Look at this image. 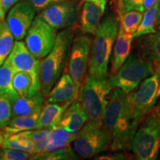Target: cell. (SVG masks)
I'll return each instance as SVG.
<instances>
[{
	"instance_id": "e575fe53",
	"label": "cell",
	"mask_w": 160,
	"mask_h": 160,
	"mask_svg": "<svg viewBox=\"0 0 160 160\" xmlns=\"http://www.w3.org/2000/svg\"><path fill=\"white\" fill-rule=\"evenodd\" d=\"M113 153H110L108 155H102L97 157V159H113V160H122L127 159V157L123 151H113Z\"/></svg>"
},
{
	"instance_id": "3957f363",
	"label": "cell",
	"mask_w": 160,
	"mask_h": 160,
	"mask_svg": "<svg viewBox=\"0 0 160 160\" xmlns=\"http://www.w3.org/2000/svg\"><path fill=\"white\" fill-rule=\"evenodd\" d=\"M75 34L74 28L70 27L57 33L53 48L41 59L39 79L41 91L46 97L59 79L68 61Z\"/></svg>"
},
{
	"instance_id": "4fadbf2b",
	"label": "cell",
	"mask_w": 160,
	"mask_h": 160,
	"mask_svg": "<svg viewBox=\"0 0 160 160\" xmlns=\"http://www.w3.org/2000/svg\"><path fill=\"white\" fill-rule=\"evenodd\" d=\"M37 12L31 0H22L9 10L5 21L14 39H25Z\"/></svg>"
},
{
	"instance_id": "484cf974",
	"label": "cell",
	"mask_w": 160,
	"mask_h": 160,
	"mask_svg": "<svg viewBox=\"0 0 160 160\" xmlns=\"http://www.w3.org/2000/svg\"><path fill=\"white\" fill-rule=\"evenodd\" d=\"M14 45V37L12 34L5 19L0 20V66L11 53Z\"/></svg>"
},
{
	"instance_id": "ab89813d",
	"label": "cell",
	"mask_w": 160,
	"mask_h": 160,
	"mask_svg": "<svg viewBox=\"0 0 160 160\" xmlns=\"http://www.w3.org/2000/svg\"><path fill=\"white\" fill-rule=\"evenodd\" d=\"M5 11L3 10L2 7V0H0V20L5 19Z\"/></svg>"
},
{
	"instance_id": "7402d4cb",
	"label": "cell",
	"mask_w": 160,
	"mask_h": 160,
	"mask_svg": "<svg viewBox=\"0 0 160 160\" xmlns=\"http://www.w3.org/2000/svg\"><path fill=\"white\" fill-rule=\"evenodd\" d=\"M78 133H71L64 130L59 126L51 128L47 140H46L45 151H54L62 148L71 146V142L74 141Z\"/></svg>"
},
{
	"instance_id": "277c9868",
	"label": "cell",
	"mask_w": 160,
	"mask_h": 160,
	"mask_svg": "<svg viewBox=\"0 0 160 160\" xmlns=\"http://www.w3.org/2000/svg\"><path fill=\"white\" fill-rule=\"evenodd\" d=\"M112 88L107 79H99L86 76L78 95L77 100L81 102L88 117V124L94 125H102V119Z\"/></svg>"
},
{
	"instance_id": "f35d334b",
	"label": "cell",
	"mask_w": 160,
	"mask_h": 160,
	"mask_svg": "<svg viewBox=\"0 0 160 160\" xmlns=\"http://www.w3.org/2000/svg\"><path fill=\"white\" fill-rule=\"evenodd\" d=\"M159 0H144L142 3V12L144 13L146 10L149 9L150 8L154 5L156 3H157Z\"/></svg>"
},
{
	"instance_id": "44dd1931",
	"label": "cell",
	"mask_w": 160,
	"mask_h": 160,
	"mask_svg": "<svg viewBox=\"0 0 160 160\" xmlns=\"http://www.w3.org/2000/svg\"><path fill=\"white\" fill-rule=\"evenodd\" d=\"M39 113L30 116H18L12 117L11 121L3 128L0 129L5 138L22 131L37 129V120Z\"/></svg>"
},
{
	"instance_id": "7c38bea8",
	"label": "cell",
	"mask_w": 160,
	"mask_h": 160,
	"mask_svg": "<svg viewBox=\"0 0 160 160\" xmlns=\"http://www.w3.org/2000/svg\"><path fill=\"white\" fill-rule=\"evenodd\" d=\"M82 0H69L52 4L39 12L43 20L56 30H63L74 26L81 8Z\"/></svg>"
},
{
	"instance_id": "4316f807",
	"label": "cell",
	"mask_w": 160,
	"mask_h": 160,
	"mask_svg": "<svg viewBox=\"0 0 160 160\" xmlns=\"http://www.w3.org/2000/svg\"><path fill=\"white\" fill-rule=\"evenodd\" d=\"M76 152L73 151L71 146L62 148L51 151H45L43 153H34L31 159L33 160H69L77 159Z\"/></svg>"
},
{
	"instance_id": "f546056e",
	"label": "cell",
	"mask_w": 160,
	"mask_h": 160,
	"mask_svg": "<svg viewBox=\"0 0 160 160\" xmlns=\"http://www.w3.org/2000/svg\"><path fill=\"white\" fill-rule=\"evenodd\" d=\"M50 131V128H39L30 131V135L34 146V153H40L45 151L46 140Z\"/></svg>"
},
{
	"instance_id": "30bf717a",
	"label": "cell",
	"mask_w": 160,
	"mask_h": 160,
	"mask_svg": "<svg viewBox=\"0 0 160 160\" xmlns=\"http://www.w3.org/2000/svg\"><path fill=\"white\" fill-rule=\"evenodd\" d=\"M7 60L15 72L22 71L31 75L32 86L28 96H32L41 91L39 79L41 59L32 54L24 42L16 40L11 53L7 58Z\"/></svg>"
},
{
	"instance_id": "1f68e13d",
	"label": "cell",
	"mask_w": 160,
	"mask_h": 160,
	"mask_svg": "<svg viewBox=\"0 0 160 160\" xmlns=\"http://www.w3.org/2000/svg\"><path fill=\"white\" fill-rule=\"evenodd\" d=\"M33 153L21 150L0 148V160H27L31 159Z\"/></svg>"
},
{
	"instance_id": "52a82bcc",
	"label": "cell",
	"mask_w": 160,
	"mask_h": 160,
	"mask_svg": "<svg viewBox=\"0 0 160 160\" xmlns=\"http://www.w3.org/2000/svg\"><path fill=\"white\" fill-rule=\"evenodd\" d=\"M111 135L101 125L86 123L78 132L73 142V148L79 157L90 159L110 149Z\"/></svg>"
},
{
	"instance_id": "b9f144b4",
	"label": "cell",
	"mask_w": 160,
	"mask_h": 160,
	"mask_svg": "<svg viewBox=\"0 0 160 160\" xmlns=\"http://www.w3.org/2000/svg\"><path fill=\"white\" fill-rule=\"evenodd\" d=\"M4 140H5V136H4L2 132L0 131V148H2Z\"/></svg>"
},
{
	"instance_id": "83f0119b",
	"label": "cell",
	"mask_w": 160,
	"mask_h": 160,
	"mask_svg": "<svg viewBox=\"0 0 160 160\" xmlns=\"http://www.w3.org/2000/svg\"><path fill=\"white\" fill-rule=\"evenodd\" d=\"M143 13L138 11H130L119 16L120 26L127 33L133 34L142 19Z\"/></svg>"
},
{
	"instance_id": "f1b7e54d",
	"label": "cell",
	"mask_w": 160,
	"mask_h": 160,
	"mask_svg": "<svg viewBox=\"0 0 160 160\" xmlns=\"http://www.w3.org/2000/svg\"><path fill=\"white\" fill-rule=\"evenodd\" d=\"M13 86L19 97L28 96L32 86L31 75L22 71L15 72L13 77Z\"/></svg>"
},
{
	"instance_id": "8992f818",
	"label": "cell",
	"mask_w": 160,
	"mask_h": 160,
	"mask_svg": "<svg viewBox=\"0 0 160 160\" xmlns=\"http://www.w3.org/2000/svg\"><path fill=\"white\" fill-rule=\"evenodd\" d=\"M136 159L155 160L160 152V124L151 114L144 118L131 142Z\"/></svg>"
},
{
	"instance_id": "7bdbcfd3",
	"label": "cell",
	"mask_w": 160,
	"mask_h": 160,
	"mask_svg": "<svg viewBox=\"0 0 160 160\" xmlns=\"http://www.w3.org/2000/svg\"><path fill=\"white\" fill-rule=\"evenodd\" d=\"M156 66V69H155V71H157L159 73V74L160 76V65H155Z\"/></svg>"
},
{
	"instance_id": "603a6c76",
	"label": "cell",
	"mask_w": 160,
	"mask_h": 160,
	"mask_svg": "<svg viewBox=\"0 0 160 160\" xmlns=\"http://www.w3.org/2000/svg\"><path fill=\"white\" fill-rule=\"evenodd\" d=\"M2 148L21 150L34 154V146L30 131L19 132L5 138Z\"/></svg>"
},
{
	"instance_id": "d4e9b609",
	"label": "cell",
	"mask_w": 160,
	"mask_h": 160,
	"mask_svg": "<svg viewBox=\"0 0 160 160\" xmlns=\"http://www.w3.org/2000/svg\"><path fill=\"white\" fill-rule=\"evenodd\" d=\"M157 3L144 12L141 23L137 31L133 34V38L151 34L157 31L156 25L157 24Z\"/></svg>"
},
{
	"instance_id": "cb8c5ba5",
	"label": "cell",
	"mask_w": 160,
	"mask_h": 160,
	"mask_svg": "<svg viewBox=\"0 0 160 160\" xmlns=\"http://www.w3.org/2000/svg\"><path fill=\"white\" fill-rule=\"evenodd\" d=\"M15 71L7 59L0 66V95L8 96L11 100L18 97L13 86V77Z\"/></svg>"
},
{
	"instance_id": "d590c367",
	"label": "cell",
	"mask_w": 160,
	"mask_h": 160,
	"mask_svg": "<svg viewBox=\"0 0 160 160\" xmlns=\"http://www.w3.org/2000/svg\"><path fill=\"white\" fill-rule=\"evenodd\" d=\"M149 114H151L153 118H155L156 120L160 124V97L154 108L149 113Z\"/></svg>"
},
{
	"instance_id": "e0dca14e",
	"label": "cell",
	"mask_w": 160,
	"mask_h": 160,
	"mask_svg": "<svg viewBox=\"0 0 160 160\" xmlns=\"http://www.w3.org/2000/svg\"><path fill=\"white\" fill-rule=\"evenodd\" d=\"M133 39V34L125 33L119 25V31L113 48L111 62V74H114L121 68L122 66L131 54Z\"/></svg>"
},
{
	"instance_id": "836d02e7",
	"label": "cell",
	"mask_w": 160,
	"mask_h": 160,
	"mask_svg": "<svg viewBox=\"0 0 160 160\" xmlns=\"http://www.w3.org/2000/svg\"><path fill=\"white\" fill-rule=\"evenodd\" d=\"M31 2L34 5L36 10L37 12H40L42 10L48 6L52 5V4L62 2L69 1V0H31Z\"/></svg>"
},
{
	"instance_id": "9a60e30c",
	"label": "cell",
	"mask_w": 160,
	"mask_h": 160,
	"mask_svg": "<svg viewBox=\"0 0 160 160\" xmlns=\"http://www.w3.org/2000/svg\"><path fill=\"white\" fill-rule=\"evenodd\" d=\"M88 121L86 112L79 100H73L64 112L57 126L71 133H78Z\"/></svg>"
},
{
	"instance_id": "ba28073f",
	"label": "cell",
	"mask_w": 160,
	"mask_h": 160,
	"mask_svg": "<svg viewBox=\"0 0 160 160\" xmlns=\"http://www.w3.org/2000/svg\"><path fill=\"white\" fill-rule=\"evenodd\" d=\"M136 91L128 93L133 117L142 122L160 97V76L157 71L142 82Z\"/></svg>"
},
{
	"instance_id": "ac0fdd59",
	"label": "cell",
	"mask_w": 160,
	"mask_h": 160,
	"mask_svg": "<svg viewBox=\"0 0 160 160\" xmlns=\"http://www.w3.org/2000/svg\"><path fill=\"white\" fill-rule=\"evenodd\" d=\"M104 12L99 6L84 2L80 13V28L84 34H94L99 27Z\"/></svg>"
},
{
	"instance_id": "4dcf8cb0",
	"label": "cell",
	"mask_w": 160,
	"mask_h": 160,
	"mask_svg": "<svg viewBox=\"0 0 160 160\" xmlns=\"http://www.w3.org/2000/svg\"><path fill=\"white\" fill-rule=\"evenodd\" d=\"M12 118L11 102L8 96L0 95V129L5 127Z\"/></svg>"
},
{
	"instance_id": "d6a6232c",
	"label": "cell",
	"mask_w": 160,
	"mask_h": 160,
	"mask_svg": "<svg viewBox=\"0 0 160 160\" xmlns=\"http://www.w3.org/2000/svg\"><path fill=\"white\" fill-rule=\"evenodd\" d=\"M143 2L144 0H119L118 2L119 15L120 16L130 11L142 12Z\"/></svg>"
},
{
	"instance_id": "d6986e66",
	"label": "cell",
	"mask_w": 160,
	"mask_h": 160,
	"mask_svg": "<svg viewBox=\"0 0 160 160\" xmlns=\"http://www.w3.org/2000/svg\"><path fill=\"white\" fill-rule=\"evenodd\" d=\"M72 102L65 103L44 104L38 117L37 129L53 128L57 126L62 117L64 112Z\"/></svg>"
},
{
	"instance_id": "7a4b0ae2",
	"label": "cell",
	"mask_w": 160,
	"mask_h": 160,
	"mask_svg": "<svg viewBox=\"0 0 160 160\" xmlns=\"http://www.w3.org/2000/svg\"><path fill=\"white\" fill-rule=\"evenodd\" d=\"M119 25L115 16H108L99 24L91 41L88 62V74L99 79H106L108 64Z\"/></svg>"
},
{
	"instance_id": "6da1fadb",
	"label": "cell",
	"mask_w": 160,
	"mask_h": 160,
	"mask_svg": "<svg viewBox=\"0 0 160 160\" xmlns=\"http://www.w3.org/2000/svg\"><path fill=\"white\" fill-rule=\"evenodd\" d=\"M141 123L133 117L128 93L119 88L111 90L102 119V126L111 135V151L131 150L132 139Z\"/></svg>"
},
{
	"instance_id": "8fae6325",
	"label": "cell",
	"mask_w": 160,
	"mask_h": 160,
	"mask_svg": "<svg viewBox=\"0 0 160 160\" xmlns=\"http://www.w3.org/2000/svg\"><path fill=\"white\" fill-rule=\"evenodd\" d=\"M91 45V39L85 35H79L74 37L72 42L68 61V69L77 88V98L87 76Z\"/></svg>"
},
{
	"instance_id": "5b68a950",
	"label": "cell",
	"mask_w": 160,
	"mask_h": 160,
	"mask_svg": "<svg viewBox=\"0 0 160 160\" xmlns=\"http://www.w3.org/2000/svg\"><path fill=\"white\" fill-rule=\"evenodd\" d=\"M154 72V65L134 52L130 54L117 73L108 78L107 82L112 88H119L125 93H129Z\"/></svg>"
},
{
	"instance_id": "2e32d148",
	"label": "cell",
	"mask_w": 160,
	"mask_h": 160,
	"mask_svg": "<svg viewBox=\"0 0 160 160\" xmlns=\"http://www.w3.org/2000/svg\"><path fill=\"white\" fill-rule=\"evenodd\" d=\"M45 98L42 92L39 91L32 96L18 97L11 100L12 117L39 113L45 104Z\"/></svg>"
},
{
	"instance_id": "8d00e7d4",
	"label": "cell",
	"mask_w": 160,
	"mask_h": 160,
	"mask_svg": "<svg viewBox=\"0 0 160 160\" xmlns=\"http://www.w3.org/2000/svg\"><path fill=\"white\" fill-rule=\"evenodd\" d=\"M22 0H2V2L3 10L5 11V13H7L9 11V10L13 7L15 4H17Z\"/></svg>"
},
{
	"instance_id": "60d3db41",
	"label": "cell",
	"mask_w": 160,
	"mask_h": 160,
	"mask_svg": "<svg viewBox=\"0 0 160 160\" xmlns=\"http://www.w3.org/2000/svg\"><path fill=\"white\" fill-rule=\"evenodd\" d=\"M157 24L160 26V0L157 3Z\"/></svg>"
},
{
	"instance_id": "9c48e42d",
	"label": "cell",
	"mask_w": 160,
	"mask_h": 160,
	"mask_svg": "<svg viewBox=\"0 0 160 160\" xmlns=\"http://www.w3.org/2000/svg\"><path fill=\"white\" fill-rule=\"evenodd\" d=\"M57 36V30L37 16L25 36V43L32 54L42 59L53 48Z\"/></svg>"
},
{
	"instance_id": "74e56055",
	"label": "cell",
	"mask_w": 160,
	"mask_h": 160,
	"mask_svg": "<svg viewBox=\"0 0 160 160\" xmlns=\"http://www.w3.org/2000/svg\"><path fill=\"white\" fill-rule=\"evenodd\" d=\"M108 0H82V2H89L94 3L96 5L99 6L102 11L103 12L105 11L106 5H107Z\"/></svg>"
},
{
	"instance_id": "5bb4252c",
	"label": "cell",
	"mask_w": 160,
	"mask_h": 160,
	"mask_svg": "<svg viewBox=\"0 0 160 160\" xmlns=\"http://www.w3.org/2000/svg\"><path fill=\"white\" fill-rule=\"evenodd\" d=\"M46 98L50 103H65L77 99V88L68 72L60 77Z\"/></svg>"
},
{
	"instance_id": "ffe728a7",
	"label": "cell",
	"mask_w": 160,
	"mask_h": 160,
	"mask_svg": "<svg viewBox=\"0 0 160 160\" xmlns=\"http://www.w3.org/2000/svg\"><path fill=\"white\" fill-rule=\"evenodd\" d=\"M139 54L154 65H160V28L151 34L142 36L139 39Z\"/></svg>"
}]
</instances>
